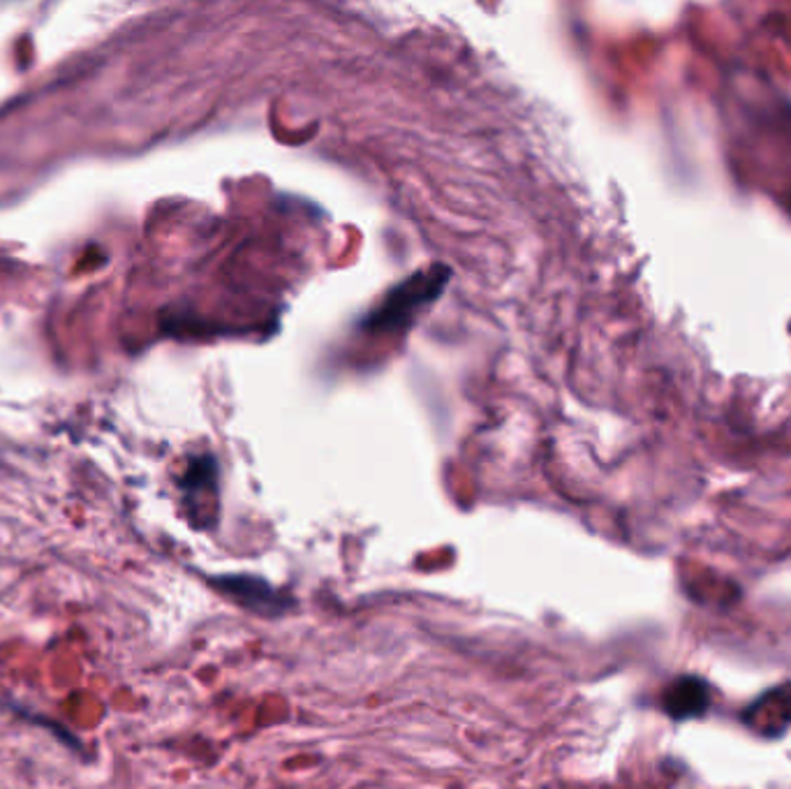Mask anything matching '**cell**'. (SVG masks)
I'll list each match as a JSON object with an SVG mask.
<instances>
[{"mask_svg":"<svg viewBox=\"0 0 791 789\" xmlns=\"http://www.w3.org/2000/svg\"><path fill=\"white\" fill-rule=\"evenodd\" d=\"M444 283H447V274L435 276V271L426 276H412L396 287L393 294H389V299L368 319V325L376 329H393L403 325L412 311H416V306L435 299V294H440Z\"/></svg>","mask_w":791,"mask_h":789,"instance_id":"cell-2","label":"cell"},{"mask_svg":"<svg viewBox=\"0 0 791 789\" xmlns=\"http://www.w3.org/2000/svg\"><path fill=\"white\" fill-rule=\"evenodd\" d=\"M211 586L232 602H236L239 607L249 609L251 613L264 616V619H281V616L289 613L296 607V602L285 593V590H278L268 581L253 575L215 577L211 579Z\"/></svg>","mask_w":791,"mask_h":789,"instance_id":"cell-1","label":"cell"},{"mask_svg":"<svg viewBox=\"0 0 791 789\" xmlns=\"http://www.w3.org/2000/svg\"><path fill=\"white\" fill-rule=\"evenodd\" d=\"M780 718L778 729H784L787 725H791V693H769L766 697H761L759 702L752 704V708L746 711V723H750L752 727H763L771 718Z\"/></svg>","mask_w":791,"mask_h":789,"instance_id":"cell-4","label":"cell"},{"mask_svg":"<svg viewBox=\"0 0 791 789\" xmlns=\"http://www.w3.org/2000/svg\"><path fill=\"white\" fill-rule=\"evenodd\" d=\"M710 687L699 676H681L669 687L664 690V711L672 715L674 720H692L704 718L710 708Z\"/></svg>","mask_w":791,"mask_h":789,"instance_id":"cell-3","label":"cell"}]
</instances>
